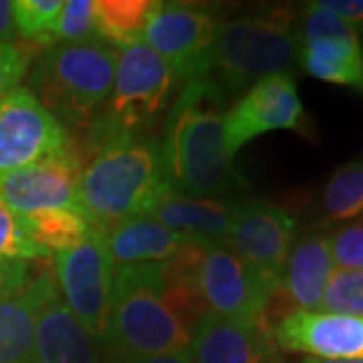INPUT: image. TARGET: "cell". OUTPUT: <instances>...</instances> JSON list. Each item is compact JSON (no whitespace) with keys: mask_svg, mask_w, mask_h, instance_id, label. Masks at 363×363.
I'll list each match as a JSON object with an SVG mask.
<instances>
[{"mask_svg":"<svg viewBox=\"0 0 363 363\" xmlns=\"http://www.w3.org/2000/svg\"><path fill=\"white\" fill-rule=\"evenodd\" d=\"M198 240L168 262L116 267L104 345L109 357L162 355L190 347L206 307L194 285Z\"/></svg>","mask_w":363,"mask_h":363,"instance_id":"1","label":"cell"},{"mask_svg":"<svg viewBox=\"0 0 363 363\" xmlns=\"http://www.w3.org/2000/svg\"><path fill=\"white\" fill-rule=\"evenodd\" d=\"M228 99L206 77L184 83L164 121L162 164L169 190L182 196L236 198L247 180L224 142Z\"/></svg>","mask_w":363,"mask_h":363,"instance_id":"2","label":"cell"},{"mask_svg":"<svg viewBox=\"0 0 363 363\" xmlns=\"http://www.w3.org/2000/svg\"><path fill=\"white\" fill-rule=\"evenodd\" d=\"M169 190L162 145L152 135H119L101 143L85 164L79 210L93 228L145 216Z\"/></svg>","mask_w":363,"mask_h":363,"instance_id":"3","label":"cell"},{"mask_svg":"<svg viewBox=\"0 0 363 363\" xmlns=\"http://www.w3.org/2000/svg\"><path fill=\"white\" fill-rule=\"evenodd\" d=\"M301 14L295 4H267L222 21L202 77L230 99L262 77L286 71L298 57Z\"/></svg>","mask_w":363,"mask_h":363,"instance_id":"4","label":"cell"},{"mask_svg":"<svg viewBox=\"0 0 363 363\" xmlns=\"http://www.w3.org/2000/svg\"><path fill=\"white\" fill-rule=\"evenodd\" d=\"M117 69V49L104 40L52 43L37 55L30 93L65 128L89 130L107 104Z\"/></svg>","mask_w":363,"mask_h":363,"instance_id":"5","label":"cell"},{"mask_svg":"<svg viewBox=\"0 0 363 363\" xmlns=\"http://www.w3.org/2000/svg\"><path fill=\"white\" fill-rule=\"evenodd\" d=\"M176 83L168 61L145 43L121 49L111 95L87 130L93 150L119 135H147L169 109Z\"/></svg>","mask_w":363,"mask_h":363,"instance_id":"6","label":"cell"},{"mask_svg":"<svg viewBox=\"0 0 363 363\" xmlns=\"http://www.w3.org/2000/svg\"><path fill=\"white\" fill-rule=\"evenodd\" d=\"M194 285L206 311L238 323L267 325L279 281L224 245H208L194 269Z\"/></svg>","mask_w":363,"mask_h":363,"instance_id":"7","label":"cell"},{"mask_svg":"<svg viewBox=\"0 0 363 363\" xmlns=\"http://www.w3.org/2000/svg\"><path fill=\"white\" fill-rule=\"evenodd\" d=\"M55 271L69 311L91 337L104 343L116 277L104 230L93 228L87 240L59 252L55 257Z\"/></svg>","mask_w":363,"mask_h":363,"instance_id":"8","label":"cell"},{"mask_svg":"<svg viewBox=\"0 0 363 363\" xmlns=\"http://www.w3.org/2000/svg\"><path fill=\"white\" fill-rule=\"evenodd\" d=\"M307 128L309 119L301 104L295 77L289 71L257 81L224 113V142L233 157L242 145L269 131L305 133Z\"/></svg>","mask_w":363,"mask_h":363,"instance_id":"9","label":"cell"},{"mask_svg":"<svg viewBox=\"0 0 363 363\" xmlns=\"http://www.w3.org/2000/svg\"><path fill=\"white\" fill-rule=\"evenodd\" d=\"M222 18L216 9L162 2L145 30V45L166 59L176 77H202L208 57L220 30Z\"/></svg>","mask_w":363,"mask_h":363,"instance_id":"10","label":"cell"},{"mask_svg":"<svg viewBox=\"0 0 363 363\" xmlns=\"http://www.w3.org/2000/svg\"><path fill=\"white\" fill-rule=\"evenodd\" d=\"M69 130L25 87L0 99V178L65 147Z\"/></svg>","mask_w":363,"mask_h":363,"instance_id":"11","label":"cell"},{"mask_svg":"<svg viewBox=\"0 0 363 363\" xmlns=\"http://www.w3.org/2000/svg\"><path fill=\"white\" fill-rule=\"evenodd\" d=\"M83 154L69 142L57 154L0 178V198L16 216L79 208Z\"/></svg>","mask_w":363,"mask_h":363,"instance_id":"12","label":"cell"},{"mask_svg":"<svg viewBox=\"0 0 363 363\" xmlns=\"http://www.w3.org/2000/svg\"><path fill=\"white\" fill-rule=\"evenodd\" d=\"M297 240V220L285 208L262 198H238L226 247L272 279L281 272Z\"/></svg>","mask_w":363,"mask_h":363,"instance_id":"13","label":"cell"},{"mask_svg":"<svg viewBox=\"0 0 363 363\" xmlns=\"http://www.w3.org/2000/svg\"><path fill=\"white\" fill-rule=\"evenodd\" d=\"M279 350L315 359H363V317L329 311H291L271 327Z\"/></svg>","mask_w":363,"mask_h":363,"instance_id":"14","label":"cell"},{"mask_svg":"<svg viewBox=\"0 0 363 363\" xmlns=\"http://www.w3.org/2000/svg\"><path fill=\"white\" fill-rule=\"evenodd\" d=\"M333 272L335 262L331 255V234L309 230L297 236L281 272L277 295L271 301V305L279 301L283 303L267 311V325L271 323L272 313H279L277 317L281 319L291 311H321L325 289Z\"/></svg>","mask_w":363,"mask_h":363,"instance_id":"15","label":"cell"},{"mask_svg":"<svg viewBox=\"0 0 363 363\" xmlns=\"http://www.w3.org/2000/svg\"><path fill=\"white\" fill-rule=\"evenodd\" d=\"M194 363H283V355L264 325L238 323L206 311L190 343Z\"/></svg>","mask_w":363,"mask_h":363,"instance_id":"16","label":"cell"},{"mask_svg":"<svg viewBox=\"0 0 363 363\" xmlns=\"http://www.w3.org/2000/svg\"><path fill=\"white\" fill-rule=\"evenodd\" d=\"M55 298H59V283L49 269L18 293L0 298V363H30L37 321Z\"/></svg>","mask_w":363,"mask_h":363,"instance_id":"17","label":"cell"},{"mask_svg":"<svg viewBox=\"0 0 363 363\" xmlns=\"http://www.w3.org/2000/svg\"><path fill=\"white\" fill-rule=\"evenodd\" d=\"M236 202L238 198L182 196L168 190L145 216L176 233L226 247Z\"/></svg>","mask_w":363,"mask_h":363,"instance_id":"18","label":"cell"},{"mask_svg":"<svg viewBox=\"0 0 363 363\" xmlns=\"http://www.w3.org/2000/svg\"><path fill=\"white\" fill-rule=\"evenodd\" d=\"M101 230L105 234V245L111 260L119 267L168 262L178 257L184 248L200 240L194 236L176 233L147 216L125 218Z\"/></svg>","mask_w":363,"mask_h":363,"instance_id":"19","label":"cell"},{"mask_svg":"<svg viewBox=\"0 0 363 363\" xmlns=\"http://www.w3.org/2000/svg\"><path fill=\"white\" fill-rule=\"evenodd\" d=\"M99 347L65 303L55 298L37 321L30 363H101Z\"/></svg>","mask_w":363,"mask_h":363,"instance_id":"20","label":"cell"},{"mask_svg":"<svg viewBox=\"0 0 363 363\" xmlns=\"http://www.w3.org/2000/svg\"><path fill=\"white\" fill-rule=\"evenodd\" d=\"M297 59L311 77L351 87L363 95V51L359 37L301 43Z\"/></svg>","mask_w":363,"mask_h":363,"instance_id":"21","label":"cell"},{"mask_svg":"<svg viewBox=\"0 0 363 363\" xmlns=\"http://www.w3.org/2000/svg\"><path fill=\"white\" fill-rule=\"evenodd\" d=\"M160 6V0H95V37L113 49L142 45L145 30Z\"/></svg>","mask_w":363,"mask_h":363,"instance_id":"22","label":"cell"},{"mask_svg":"<svg viewBox=\"0 0 363 363\" xmlns=\"http://www.w3.org/2000/svg\"><path fill=\"white\" fill-rule=\"evenodd\" d=\"M28 238L47 255L71 250L89 238L93 226L79 208L43 210L21 216Z\"/></svg>","mask_w":363,"mask_h":363,"instance_id":"23","label":"cell"},{"mask_svg":"<svg viewBox=\"0 0 363 363\" xmlns=\"http://www.w3.org/2000/svg\"><path fill=\"white\" fill-rule=\"evenodd\" d=\"M319 216L323 224H350L363 218V156L339 166L321 190Z\"/></svg>","mask_w":363,"mask_h":363,"instance_id":"24","label":"cell"},{"mask_svg":"<svg viewBox=\"0 0 363 363\" xmlns=\"http://www.w3.org/2000/svg\"><path fill=\"white\" fill-rule=\"evenodd\" d=\"M61 9V0H16L13 2L16 35L39 49L49 47Z\"/></svg>","mask_w":363,"mask_h":363,"instance_id":"25","label":"cell"},{"mask_svg":"<svg viewBox=\"0 0 363 363\" xmlns=\"http://www.w3.org/2000/svg\"><path fill=\"white\" fill-rule=\"evenodd\" d=\"M321 311L363 317V272L335 269L325 289Z\"/></svg>","mask_w":363,"mask_h":363,"instance_id":"26","label":"cell"},{"mask_svg":"<svg viewBox=\"0 0 363 363\" xmlns=\"http://www.w3.org/2000/svg\"><path fill=\"white\" fill-rule=\"evenodd\" d=\"M49 257L26 234L21 216H16L0 198V259H40Z\"/></svg>","mask_w":363,"mask_h":363,"instance_id":"27","label":"cell"},{"mask_svg":"<svg viewBox=\"0 0 363 363\" xmlns=\"http://www.w3.org/2000/svg\"><path fill=\"white\" fill-rule=\"evenodd\" d=\"M93 2L95 0H69L63 2L61 14L52 30V43H75L95 37L93 25Z\"/></svg>","mask_w":363,"mask_h":363,"instance_id":"28","label":"cell"},{"mask_svg":"<svg viewBox=\"0 0 363 363\" xmlns=\"http://www.w3.org/2000/svg\"><path fill=\"white\" fill-rule=\"evenodd\" d=\"M39 47L30 43H0V99L13 93L25 77Z\"/></svg>","mask_w":363,"mask_h":363,"instance_id":"29","label":"cell"},{"mask_svg":"<svg viewBox=\"0 0 363 363\" xmlns=\"http://www.w3.org/2000/svg\"><path fill=\"white\" fill-rule=\"evenodd\" d=\"M331 255L335 269L363 272V218L343 224L331 234Z\"/></svg>","mask_w":363,"mask_h":363,"instance_id":"30","label":"cell"},{"mask_svg":"<svg viewBox=\"0 0 363 363\" xmlns=\"http://www.w3.org/2000/svg\"><path fill=\"white\" fill-rule=\"evenodd\" d=\"M28 262L21 259H0V298L18 293L28 283Z\"/></svg>","mask_w":363,"mask_h":363,"instance_id":"31","label":"cell"},{"mask_svg":"<svg viewBox=\"0 0 363 363\" xmlns=\"http://www.w3.org/2000/svg\"><path fill=\"white\" fill-rule=\"evenodd\" d=\"M313 4L335 14L350 25L363 28V0H317Z\"/></svg>","mask_w":363,"mask_h":363,"instance_id":"32","label":"cell"},{"mask_svg":"<svg viewBox=\"0 0 363 363\" xmlns=\"http://www.w3.org/2000/svg\"><path fill=\"white\" fill-rule=\"evenodd\" d=\"M109 363H194L190 351H174L162 355H138V357H109Z\"/></svg>","mask_w":363,"mask_h":363,"instance_id":"33","label":"cell"},{"mask_svg":"<svg viewBox=\"0 0 363 363\" xmlns=\"http://www.w3.org/2000/svg\"><path fill=\"white\" fill-rule=\"evenodd\" d=\"M16 37L13 2L0 0V43H14Z\"/></svg>","mask_w":363,"mask_h":363,"instance_id":"34","label":"cell"},{"mask_svg":"<svg viewBox=\"0 0 363 363\" xmlns=\"http://www.w3.org/2000/svg\"><path fill=\"white\" fill-rule=\"evenodd\" d=\"M298 363H363V359H351V362H331V359H315V357H303Z\"/></svg>","mask_w":363,"mask_h":363,"instance_id":"35","label":"cell"},{"mask_svg":"<svg viewBox=\"0 0 363 363\" xmlns=\"http://www.w3.org/2000/svg\"><path fill=\"white\" fill-rule=\"evenodd\" d=\"M362 30H363V28H362Z\"/></svg>","mask_w":363,"mask_h":363,"instance_id":"36","label":"cell"}]
</instances>
